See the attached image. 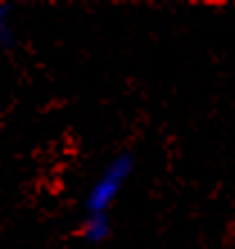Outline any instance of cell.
Listing matches in <instances>:
<instances>
[{"instance_id": "6da1fadb", "label": "cell", "mask_w": 235, "mask_h": 249, "mask_svg": "<svg viewBox=\"0 0 235 249\" xmlns=\"http://www.w3.org/2000/svg\"><path fill=\"white\" fill-rule=\"evenodd\" d=\"M136 170V157L131 152H120L104 165V170L98 175V179L86 190L84 197V213L86 215H98L109 213L111 206L122 195L124 186Z\"/></svg>"}, {"instance_id": "7a4b0ae2", "label": "cell", "mask_w": 235, "mask_h": 249, "mask_svg": "<svg viewBox=\"0 0 235 249\" xmlns=\"http://www.w3.org/2000/svg\"><path fill=\"white\" fill-rule=\"evenodd\" d=\"M113 233V222L109 213H98V215H86L82 220V227H79V238L84 240L86 245H104Z\"/></svg>"}, {"instance_id": "3957f363", "label": "cell", "mask_w": 235, "mask_h": 249, "mask_svg": "<svg viewBox=\"0 0 235 249\" xmlns=\"http://www.w3.org/2000/svg\"><path fill=\"white\" fill-rule=\"evenodd\" d=\"M18 43V34H16V25H14V9L9 5L0 2V50H14Z\"/></svg>"}]
</instances>
